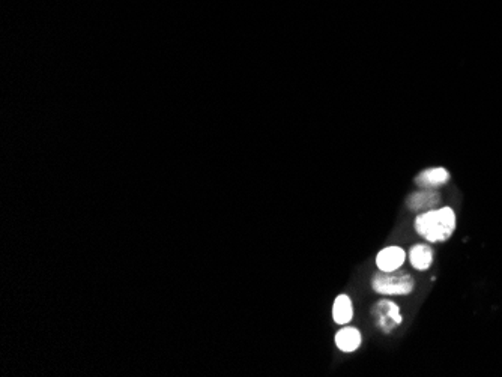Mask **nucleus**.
<instances>
[{"instance_id": "6", "label": "nucleus", "mask_w": 502, "mask_h": 377, "mask_svg": "<svg viewBox=\"0 0 502 377\" xmlns=\"http://www.w3.org/2000/svg\"><path fill=\"white\" fill-rule=\"evenodd\" d=\"M448 181H450V173H448L442 167H436V169H427L424 170L420 176H416L415 182L418 184L423 188H436L445 185Z\"/></svg>"}, {"instance_id": "9", "label": "nucleus", "mask_w": 502, "mask_h": 377, "mask_svg": "<svg viewBox=\"0 0 502 377\" xmlns=\"http://www.w3.org/2000/svg\"><path fill=\"white\" fill-rule=\"evenodd\" d=\"M354 316V310H352V301L348 295H340L333 307V317L336 323L338 324H346L352 320Z\"/></svg>"}, {"instance_id": "8", "label": "nucleus", "mask_w": 502, "mask_h": 377, "mask_svg": "<svg viewBox=\"0 0 502 377\" xmlns=\"http://www.w3.org/2000/svg\"><path fill=\"white\" fill-rule=\"evenodd\" d=\"M361 332L357 328H343L336 335V344L341 352H354L361 345Z\"/></svg>"}, {"instance_id": "5", "label": "nucleus", "mask_w": 502, "mask_h": 377, "mask_svg": "<svg viewBox=\"0 0 502 377\" xmlns=\"http://www.w3.org/2000/svg\"><path fill=\"white\" fill-rule=\"evenodd\" d=\"M440 202H441L440 194L427 188V191L414 193L409 197L408 206L414 212H423V211H432V207L440 205Z\"/></svg>"}, {"instance_id": "7", "label": "nucleus", "mask_w": 502, "mask_h": 377, "mask_svg": "<svg viewBox=\"0 0 502 377\" xmlns=\"http://www.w3.org/2000/svg\"><path fill=\"white\" fill-rule=\"evenodd\" d=\"M409 260L415 269L427 270L433 263V249L425 244L414 245L409 251Z\"/></svg>"}, {"instance_id": "1", "label": "nucleus", "mask_w": 502, "mask_h": 377, "mask_svg": "<svg viewBox=\"0 0 502 377\" xmlns=\"http://www.w3.org/2000/svg\"><path fill=\"white\" fill-rule=\"evenodd\" d=\"M456 230V214L451 207L432 209L415 218V232L429 242H445Z\"/></svg>"}, {"instance_id": "3", "label": "nucleus", "mask_w": 502, "mask_h": 377, "mask_svg": "<svg viewBox=\"0 0 502 377\" xmlns=\"http://www.w3.org/2000/svg\"><path fill=\"white\" fill-rule=\"evenodd\" d=\"M371 314L373 317H375L379 329L385 334H390L392 329H396L403 320L397 303L387 299L379 301L376 306L371 308Z\"/></svg>"}, {"instance_id": "4", "label": "nucleus", "mask_w": 502, "mask_h": 377, "mask_svg": "<svg viewBox=\"0 0 502 377\" xmlns=\"http://www.w3.org/2000/svg\"><path fill=\"white\" fill-rule=\"evenodd\" d=\"M406 259V253L400 247H387L379 251L376 257V265L379 270H396L399 269Z\"/></svg>"}, {"instance_id": "2", "label": "nucleus", "mask_w": 502, "mask_h": 377, "mask_svg": "<svg viewBox=\"0 0 502 377\" xmlns=\"http://www.w3.org/2000/svg\"><path fill=\"white\" fill-rule=\"evenodd\" d=\"M371 287L379 295H390V296H404V295H411L414 287H415V281L412 278V275L409 272L406 270H379L373 277L371 281Z\"/></svg>"}]
</instances>
